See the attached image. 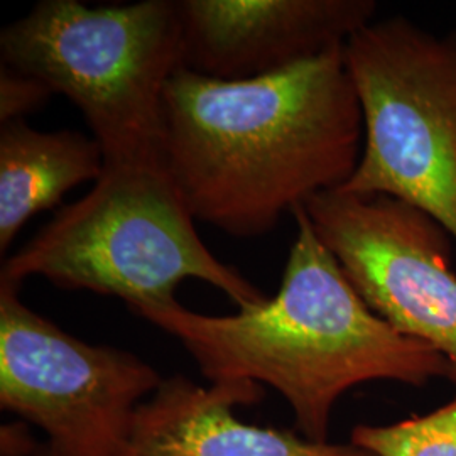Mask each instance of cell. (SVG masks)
<instances>
[{
	"label": "cell",
	"mask_w": 456,
	"mask_h": 456,
	"mask_svg": "<svg viewBox=\"0 0 456 456\" xmlns=\"http://www.w3.org/2000/svg\"><path fill=\"white\" fill-rule=\"evenodd\" d=\"M363 117L342 48L227 82L188 68L164 94L163 152L188 210L237 239L279 225L359 166Z\"/></svg>",
	"instance_id": "1"
},
{
	"label": "cell",
	"mask_w": 456,
	"mask_h": 456,
	"mask_svg": "<svg viewBox=\"0 0 456 456\" xmlns=\"http://www.w3.org/2000/svg\"><path fill=\"white\" fill-rule=\"evenodd\" d=\"M282 282L273 299L228 316L176 299L134 313L180 340L210 382L252 380L282 394L305 438L326 441L335 403L370 380L421 387L452 374L429 345L394 330L362 299L303 207Z\"/></svg>",
	"instance_id": "2"
},
{
	"label": "cell",
	"mask_w": 456,
	"mask_h": 456,
	"mask_svg": "<svg viewBox=\"0 0 456 456\" xmlns=\"http://www.w3.org/2000/svg\"><path fill=\"white\" fill-rule=\"evenodd\" d=\"M195 220L164 159L105 164L86 195L2 262L0 281L45 277L69 291L117 296L135 310L173 301L183 281L198 279L240 310L262 305L261 289L213 256Z\"/></svg>",
	"instance_id": "3"
},
{
	"label": "cell",
	"mask_w": 456,
	"mask_h": 456,
	"mask_svg": "<svg viewBox=\"0 0 456 456\" xmlns=\"http://www.w3.org/2000/svg\"><path fill=\"white\" fill-rule=\"evenodd\" d=\"M0 63L78 107L105 164L164 159V94L184 68L175 0H43L2 29Z\"/></svg>",
	"instance_id": "4"
},
{
	"label": "cell",
	"mask_w": 456,
	"mask_h": 456,
	"mask_svg": "<svg viewBox=\"0 0 456 456\" xmlns=\"http://www.w3.org/2000/svg\"><path fill=\"white\" fill-rule=\"evenodd\" d=\"M343 60L362 109L363 149L338 190L404 201L456 240V31L374 19L345 43Z\"/></svg>",
	"instance_id": "5"
},
{
	"label": "cell",
	"mask_w": 456,
	"mask_h": 456,
	"mask_svg": "<svg viewBox=\"0 0 456 456\" xmlns=\"http://www.w3.org/2000/svg\"><path fill=\"white\" fill-rule=\"evenodd\" d=\"M19 289L0 281V408L43 429L53 456L122 455L163 377L127 350L66 333Z\"/></svg>",
	"instance_id": "6"
},
{
	"label": "cell",
	"mask_w": 456,
	"mask_h": 456,
	"mask_svg": "<svg viewBox=\"0 0 456 456\" xmlns=\"http://www.w3.org/2000/svg\"><path fill=\"white\" fill-rule=\"evenodd\" d=\"M303 210L370 310L401 335L435 348L456 382L452 235L391 196L333 190L310 198Z\"/></svg>",
	"instance_id": "7"
},
{
	"label": "cell",
	"mask_w": 456,
	"mask_h": 456,
	"mask_svg": "<svg viewBox=\"0 0 456 456\" xmlns=\"http://www.w3.org/2000/svg\"><path fill=\"white\" fill-rule=\"evenodd\" d=\"M184 68L239 82L322 56L374 20V0H176Z\"/></svg>",
	"instance_id": "8"
},
{
	"label": "cell",
	"mask_w": 456,
	"mask_h": 456,
	"mask_svg": "<svg viewBox=\"0 0 456 456\" xmlns=\"http://www.w3.org/2000/svg\"><path fill=\"white\" fill-rule=\"evenodd\" d=\"M264 397L252 380L198 386L184 375L164 379L134 416L120 456H375L355 444H331L291 429L240 421L233 408Z\"/></svg>",
	"instance_id": "9"
},
{
	"label": "cell",
	"mask_w": 456,
	"mask_h": 456,
	"mask_svg": "<svg viewBox=\"0 0 456 456\" xmlns=\"http://www.w3.org/2000/svg\"><path fill=\"white\" fill-rule=\"evenodd\" d=\"M103 151L82 132H41L26 120L0 127V254L37 213L58 207L63 196L102 176Z\"/></svg>",
	"instance_id": "10"
},
{
	"label": "cell",
	"mask_w": 456,
	"mask_h": 456,
	"mask_svg": "<svg viewBox=\"0 0 456 456\" xmlns=\"http://www.w3.org/2000/svg\"><path fill=\"white\" fill-rule=\"evenodd\" d=\"M352 444L375 456H456V399L428 416L389 426L360 424Z\"/></svg>",
	"instance_id": "11"
},
{
	"label": "cell",
	"mask_w": 456,
	"mask_h": 456,
	"mask_svg": "<svg viewBox=\"0 0 456 456\" xmlns=\"http://www.w3.org/2000/svg\"><path fill=\"white\" fill-rule=\"evenodd\" d=\"M53 92L41 80L0 63V122L24 120L46 105Z\"/></svg>",
	"instance_id": "12"
},
{
	"label": "cell",
	"mask_w": 456,
	"mask_h": 456,
	"mask_svg": "<svg viewBox=\"0 0 456 456\" xmlns=\"http://www.w3.org/2000/svg\"><path fill=\"white\" fill-rule=\"evenodd\" d=\"M31 456H53L51 453H49L48 448L46 450H43V452H39V453H34V455Z\"/></svg>",
	"instance_id": "13"
}]
</instances>
